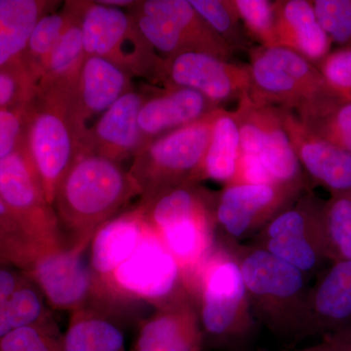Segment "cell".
<instances>
[{
    "label": "cell",
    "mask_w": 351,
    "mask_h": 351,
    "mask_svg": "<svg viewBox=\"0 0 351 351\" xmlns=\"http://www.w3.org/2000/svg\"><path fill=\"white\" fill-rule=\"evenodd\" d=\"M140 191L119 163L82 154L60 182L53 208L66 246L89 245L94 232L114 218Z\"/></svg>",
    "instance_id": "cell-1"
},
{
    "label": "cell",
    "mask_w": 351,
    "mask_h": 351,
    "mask_svg": "<svg viewBox=\"0 0 351 351\" xmlns=\"http://www.w3.org/2000/svg\"><path fill=\"white\" fill-rule=\"evenodd\" d=\"M216 193L186 184L138 203L147 225L179 265L189 288L216 247Z\"/></svg>",
    "instance_id": "cell-2"
},
{
    "label": "cell",
    "mask_w": 351,
    "mask_h": 351,
    "mask_svg": "<svg viewBox=\"0 0 351 351\" xmlns=\"http://www.w3.org/2000/svg\"><path fill=\"white\" fill-rule=\"evenodd\" d=\"M202 330L203 343L234 350L250 339L254 316L233 243L217 242L189 285Z\"/></svg>",
    "instance_id": "cell-3"
},
{
    "label": "cell",
    "mask_w": 351,
    "mask_h": 351,
    "mask_svg": "<svg viewBox=\"0 0 351 351\" xmlns=\"http://www.w3.org/2000/svg\"><path fill=\"white\" fill-rule=\"evenodd\" d=\"M76 84L36 88L38 107L29 119L27 152L46 200L52 205L60 182L76 159L84 154L85 125L75 92Z\"/></svg>",
    "instance_id": "cell-4"
},
{
    "label": "cell",
    "mask_w": 351,
    "mask_h": 351,
    "mask_svg": "<svg viewBox=\"0 0 351 351\" xmlns=\"http://www.w3.org/2000/svg\"><path fill=\"white\" fill-rule=\"evenodd\" d=\"M233 249L256 319L280 338L306 337L308 277L255 245Z\"/></svg>",
    "instance_id": "cell-5"
},
{
    "label": "cell",
    "mask_w": 351,
    "mask_h": 351,
    "mask_svg": "<svg viewBox=\"0 0 351 351\" xmlns=\"http://www.w3.org/2000/svg\"><path fill=\"white\" fill-rule=\"evenodd\" d=\"M219 108L195 123L145 143L138 149L129 174L137 184L141 200L174 186L199 184L201 166Z\"/></svg>",
    "instance_id": "cell-6"
},
{
    "label": "cell",
    "mask_w": 351,
    "mask_h": 351,
    "mask_svg": "<svg viewBox=\"0 0 351 351\" xmlns=\"http://www.w3.org/2000/svg\"><path fill=\"white\" fill-rule=\"evenodd\" d=\"M249 54L248 96L256 105L285 108L299 115L321 101L339 96L319 69L293 51L258 46Z\"/></svg>",
    "instance_id": "cell-7"
},
{
    "label": "cell",
    "mask_w": 351,
    "mask_h": 351,
    "mask_svg": "<svg viewBox=\"0 0 351 351\" xmlns=\"http://www.w3.org/2000/svg\"><path fill=\"white\" fill-rule=\"evenodd\" d=\"M188 295L182 269L149 225L130 255L99 286L101 300L143 302L154 308Z\"/></svg>",
    "instance_id": "cell-8"
},
{
    "label": "cell",
    "mask_w": 351,
    "mask_h": 351,
    "mask_svg": "<svg viewBox=\"0 0 351 351\" xmlns=\"http://www.w3.org/2000/svg\"><path fill=\"white\" fill-rule=\"evenodd\" d=\"M80 24L86 56L103 58L132 77L156 84L162 58L147 43L128 11L82 0Z\"/></svg>",
    "instance_id": "cell-9"
},
{
    "label": "cell",
    "mask_w": 351,
    "mask_h": 351,
    "mask_svg": "<svg viewBox=\"0 0 351 351\" xmlns=\"http://www.w3.org/2000/svg\"><path fill=\"white\" fill-rule=\"evenodd\" d=\"M127 11L161 58L196 51L228 60L234 53L186 0L135 1Z\"/></svg>",
    "instance_id": "cell-10"
},
{
    "label": "cell",
    "mask_w": 351,
    "mask_h": 351,
    "mask_svg": "<svg viewBox=\"0 0 351 351\" xmlns=\"http://www.w3.org/2000/svg\"><path fill=\"white\" fill-rule=\"evenodd\" d=\"M323 203L307 191L263 226L252 244L290 263L307 277L318 276L330 263Z\"/></svg>",
    "instance_id": "cell-11"
},
{
    "label": "cell",
    "mask_w": 351,
    "mask_h": 351,
    "mask_svg": "<svg viewBox=\"0 0 351 351\" xmlns=\"http://www.w3.org/2000/svg\"><path fill=\"white\" fill-rule=\"evenodd\" d=\"M241 152L257 157L277 186L309 191L306 176L284 126L281 108L256 105L248 95L234 110Z\"/></svg>",
    "instance_id": "cell-12"
},
{
    "label": "cell",
    "mask_w": 351,
    "mask_h": 351,
    "mask_svg": "<svg viewBox=\"0 0 351 351\" xmlns=\"http://www.w3.org/2000/svg\"><path fill=\"white\" fill-rule=\"evenodd\" d=\"M304 193L287 186L228 184L216 193L215 197L216 228L223 233L228 242L239 244L242 240L255 237L277 214Z\"/></svg>",
    "instance_id": "cell-13"
},
{
    "label": "cell",
    "mask_w": 351,
    "mask_h": 351,
    "mask_svg": "<svg viewBox=\"0 0 351 351\" xmlns=\"http://www.w3.org/2000/svg\"><path fill=\"white\" fill-rule=\"evenodd\" d=\"M156 84L195 90L221 108V104L239 101L248 95L250 73L248 66L191 51L162 58Z\"/></svg>",
    "instance_id": "cell-14"
},
{
    "label": "cell",
    "mask_w": 351,
    "mask_h": 351,
    "mask_svg": "<svg viewBox=\"0 0 351 351\" xmlns=\"http://www.w3.org/2000/svg\"><path fill=\"white\" fill-rule=\"evenodd\" d=\"M87 249L88 245H61L41 252L34 260V278L53 309L73 313L100 301Z\"/></svg>",
    "instance_id": "cell-15"
},
{
    "label": "cell",
    "mask_w": 351,
    "mask_h": 351,
    "mask_svg": "<svg viewBox=\"0 0 351 351\" xmlns=\"http://www.w3.org/2000/svg\"><path fill=\"white\" fill-rule=\"evenodd\" d=\"M0 200L27 219L43 248L64 244L54 208L46 200L29 154L18 151L0 159Z\"/></svg>",
    "instance_id": "cell-16"
},
{
    "label": "cell",
    "mask_w": 351,
    "mask_h": 351,
    "mask_svg": "<svg viewBox=\"0 0 351 351\" xmlns=\"http://www.w3.org/2000/svg\"><path fill=\"white\" fill-rule=\"evenodd\" d=\"M281 115L304 174L331 195L351 191V154L308 130L292 110L281 108Z\"/></svg>",
    "instance_id": "cell-17"
},
{
    "label": "cell",
    "mask_w": 351,
    "mask_h": 351,
    "mask_svg": "<svg viewBox=\"0 0 351 351\" xmlns=\"http://www.w3.org/2000/svg\"><path fill=\"white\" fill-rule=\"evenodd\" d=\"M144 92L131 90L101 113L85 136L84 154H96L114 162L134 157L144 145L138 113Z\"/></svg>",
    "instance_id": "cell-18"
},
{
    "label": "cell",
    "mask_w": 351,
    "mask_h": 351,
    "mask_svg": "<svg viewBox=\"0 0 351 351\" xmlns=\"http://www.w3.org/2000/svg\"><path fill=\"white\" fill-rule=\"evenodd\" d=\"M203 335L193 295L156 307L138 327L133 351H201Z\"/></svg>",
    "instance_id": "cell-19"
},
{
    "label": "cell",
    "mask_w": 351,
    "mask_h": 351,
    "mask_svg": "<svg viewBox=\"0 0 351 351\" xmlns=\"http://www.w3.org/2000/svg\"><path fill=\"white\" fill-rule=\"evenodd\" d=\"M307 297L306 337L322 338L351 327V260L322 270Z\"/></svg>",
    "instance_id": "cell-20"
},
{
    "label": "cell",
    "mask_w": 351,
    "mask_h": 351,
    "mask_svg": "<svg viewBox=\"0 0 351 351\" xmlns=\"http://www.w3.org/2000/svg\"><path fill=\"white\" fill-rule=\"evenodd\" d=\"M144 92L138 126L145 144L204 119L219 108L199 92L184 87L152 88Z\"/></svg>",
    "instance_id": "cell-21"
},
{
    "label": "cell",
    "mask_w": 351,
    "mask_h": 351,
    "mask_svg": "<svg viewBox=\"0 0 351 351\" xmlns=\"http://www.w3.org/2000/svg\"><path fill=\"white\" fill-rule=\"evenodd\" d=\"M274 6L276 47L297 53L314 66L331 53L332 43L307 0H277Z\"/></svg>",
    "instance_id": "cell-22"
},
{
    "label": "cell",
    "mask_w": 351,
    "mask_h": 351,
    "mask_svg": "<svg viewBox=\"0 0 351 351\" xmlns=\"http://www.w3.org/2000/svg\"><path fill=\"white\" fill-rule=\"evenodd\" d=\"M147 223L138 206L122 212L101 225L88 245V263L97 287L112 276L132 253L144 234Z\"/></svg>",
    "instance_id": "cell-23"
},
{
    "label": "cell",
    "mask_w": 351,
    "mask_h": 351,
    "mask_svg": "<svg viewBox=\"0 0 351 351\" xmlns=\"http://www.w3.org/2000/svg\"><path fill=\"white\" fill-rule=\"evenodd\" d=\"M112 306L96 302L71 313L61 351H126L125 334Z\"/></svg>",
    "instance_id": "cell-24"
},
{
    "label": "cell",
    "mask_w": 351,
    "mask_h": 351,
    "mask_svg": "<svg viewBox=\"0 0 351 351\" xmlns=\"http://www.w3.org/2000/svg\"><path fill=\"white\" fill-rule=\"evenodd\" d=\"M132 78L108 60L96 56L85 58L75 86L85 125L88 120L105 112L120 97L133 90Z\"/></svg>",
    "instance_id": "cell-25"
},
{
    "label": "cell",
    "mask_w": 351,
    "mask_h": 351,
    "mask_svg": "<svg viewBox=\"0 0 351 351\" xmlns=\"http://www.w3.org/2000/svg\"><path fill=\"white\" fill-rule=\"evenodd\" d=\"M59 1L0 0V68L27 49L34 27Z\"/></svg>",
    "instance_id": "cell-26"
},
{
    "label": "cell",
    "mask_w": 351,
    "mask_h": 351,
    "mask_svg": "<svg viewBox=\"0 0 351 351\" xmlns=\"http://www.w3.org/2000/svg\"><path fill=\"white\" fill-rule=\"evenodd\" d=\"M240 152L241 143L234 112L219 108L201 166V182L212 180L225 186L232 184L237 175Z\"/></svg>",
    "instance_id": "cell-27"
},
{
    "label": "cell",
    "mask_w": 351,
    "mask_h": 351,
    "mask_svg": "<svg viewBox=\"0 0 351 351\" xmlns=\"http://www.w3.org/2000/svg\"><path fill=\"white\" fill-rule=\"evenodd\" d=\"M85 58L86 54L80 24V1L75 0L73 18L53 50L36 88L54 84H76Z\"/></svg>",
    "instance_id": "cell-28"
},
{
    "label": "cell",
    "mask_w": 351,
    "mask_h": 351,
    "mask_svg": "<svg viewBox=\"0 0 351 351\" xmlns=\"http://www.w3.org/2000/svg\"><path fill=\"white\" fill-rule=\"evenodd\" d=\"M297 117L315 135L351 154V101L335 96Z\"/></svg>",
    "instance_id": "cell-29"
},
{
    "label": "cell",
    "mask_w": 351,
    "mask_h": 351,
    "mask_svg": "<svg viewBox=\"0 0 351 351\" xmlns=\"http://www.w3.org/2000/svg\"><path fill=\"white\" fill-rule=\"evenodd\" d=\"M73 13L75 0L66 1L61 10L46 14L34 27L25 51L31 57L29 75L36 86Z\"/></svg>",
    "instance_id": "cell-30"
},
{
    "label": "cell",
    "mask_w": 351,
    "mask_h": 351,
    "mask_svg": "<svg viewBox=\"0 0 351 351\" xmlns=\"http://www.w3.org/2000/svg\"><path fill=\"white\" fill-rule=\"evenodd\" d=\"M323 226L330 263L351 260V191L324 201Z\"/></svg>",
    "instance_id": "cell-31"
},
{
    "label": "cell",
    "mask_w": 351,
    "mask_h": 351,
    "mask_svg": "<svg viewBox=\"0 0 351 351\" xmlns=\"http://www.w3.org/2000/svg\"><path fill=\"white\" fill-rule=\"evenodd\" d=\"M189 2L233 52L245 48L246 39L233 0H191Z\"/></svg>",
    "instance_id": "cell-32"
},
{
    "label": "cell",
    "mask_w": 351,
    "mask_h": 351,
    "mask_svg": "<svg viewBox=\"0 0 351 351\" xmlns=\"http://www.w3.org/2000/svg\"><path fill=\"white\" fill-rule=\"evenodd\" d=\"M233 4L249 36L263 47H276L274 1L233 0Z\"/></svg>",
    "instance_id": "cell-33"
},
{
    "label": "cell",
    "mask_w": 351,
    "mask_h": 351,
    "mask_svg": "<svg viewBox=\"0 0 351 351\" xmlns=\"http://www.w3.org/2000/svg\"><path fill=\"white\" fill-rule=\"evenodd\" d=\"M311 3L332 44L351 48V0H314Z\"/></svg>",
    "instance_id": "cell-34"
},
{
    "label": "cell",
    "mask_w": 351,
    "mask_h": 351,
    "mask_svg": "<svg viewBox=\"0 0 351 351\" xmlns=\"http://www.w3.org/2000/svg\"><path fill=\"white\" fill-rule=\"evenodd\" d=\"M43 314V299L32 288L17 289L12 297L0 306V317L9 332L36 324Z\"/></svg>",
    "instance_id": "cell-35"
},
{
    "label": "cell",
    "mask_w": 351,
    "mask_h": 351,
    "mask_svg": "<svg viewBox=\"0 0 351 351\" xmlns=\"http://www.w3.org/2000/svg\"><path fill=\"white\" fill-rule=\"evenodd\" d=\"M316 68L335 93L351 101V48L331 51Z\"/></svg>",
    "instance_id": "cell-36"
},
{
    "label": "cell",
    "mask_w": 351,
    "mask_h": 351,
    "mask_svg": "<svg viewBox=\"0 0 351 351\" xmlns=\"http://www.w3.org/2000/svg\"><path fill=\"white\" fill-rule=\"evenodd\" d=\"M57 343L56 339H50L38 328L25 326L13 330L0 341L1 351H41Z\"/></svg>",
    "instance_id": "cell-37"
},
{
    "label": "cell",
    "mask_w": 351,
    "mask_h": 351,
    "mask_svg": "<svg viewBox=\"0 0 351 351\" xmlns=\"http://www.w3.org/2000/svg\"><path fill=\"white\" fill-rule=\"evenodd\" d=\"M23 119L16 110L0 108V159L18 152Z\"/></svg>",
    "instance_id": "cell-38"
},
{
    "label": "cell",
    "mask_w": 351,
    "mask_h": 351,
    "mask_svg": "<svg viewBox=\"0 0 351 351\" xmlns=\"http://www.w3.org/2000/svg\"><path fill=\"white\" fill-rule=\"evenodd\" d=\"M233 184L277 186L272 180L271 176L269 175L257 157L244 154L242 152H240L237 175L230 184Z\"/></svg>",
    "instance_id": "cell-39"
},
{
    "label": "cell",
    "mask_w": 351,
    "mask_h": 351,
    "mask_svg": "<svg viewBox=\"0 0 351 351\" xmlns=\"http://www.w3.org/2000/svg\"><path fill=\"white\" fill-rule=\"evenodd\" d=\"M290 351H351V327L325 337L313 346Z\"/></svg>",
    "instance_id": "cell-40"
},
{
    "label": "cell",
    "mask_w": 351,
    "mask_h": 351,
    "mask_svg": "<svg viewBox=\"0 0 351 351\" xmlns=\"http://www.w3.org/2000/svg\"><path fill=\"white\" fill-rule=\"evenodd\" d=\"M19 82L13 73L0 71V108H5L16 99Z\"/></svg>",
    "instance_id": "cell-41"
},
{
    "label": "cell",
    "mask_w": 351,
    "mask_h": 351,
    "mask_svg": "<svg viewBox=\"0 0 351 351\" xmlns=\"http://www.w3.org/2000/svg\"><path fill=\"white\" fill-rule=\"evenodd\" d=\"M17 291V280L12 272L0 269V306L8 301Z\"/></svg>",
    "instance_id": "cell-42"
},
{
    "label": "cell",
    "mask_w": 351,
    "mask_h": 351,
    "mask_svg": "<svg viewBox=\"0 0 351 351\" xmlns=\"http://www.w3.org/2000/svg\"><path fill=\"white\" fill-rule=\"evenodd\" d=\"M99 3L104 5L115 7V8H127L133 5L135 1L133 0H97Z\"/></svg>",
    "instance_id": "cell-43"
},
{
    "label": "cell",
    "mask_w": 351,
    "mask_h": 351,
    "mask_svg": "<svg viewBox=\"0 0 351 351\" xmlns=\"http://www.w3.org/2000/svg\"><path fill=\"white\" fill-rule=\"evenodd\" d=\"M41 351H61V343H55V345L51 346L49 348H45V350Z\"/></svg>",
    "instance_id": "cell-44"
},
{
    "label": "cell",
    "mask_w": 351,
    "mask_h": 351,
    "mask_svg": "<svg viewBox=\"0 0 351 351\" xmlns=\"http://www.w3.org/2000/svg\"><path fill=\"white\" fill-rule=\"evenodd\" d=\"M7 213V209L5 205L2 203V201L0 200V217L4 216Z\"/></svg>",
    "instance_id": "cell-45"
}]
</instances>
